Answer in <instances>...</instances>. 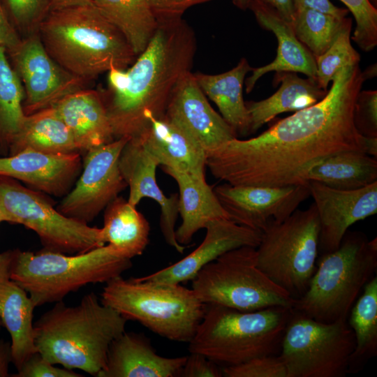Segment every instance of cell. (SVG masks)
<instances>
[{
	"label": "cell",
	"instance_id": "74e56055",
	"mask_svg": "<svg viewBox=\"0 0 377 377\" xmlns=\"http://www.w3.org/2000/svg\"><path fill=\"white\" fill-rule=\"evenodd\" d=\"M11 23L21 33L37 30L50 10L47 0H1Z\"/></svg>",
	"mask_w": 377,
	"mask_h": 377
},
{
	"label": "cell",
	"instance_id": "7402d4cb",
	"mask_svg": "<svg viewBox=\"0 0 377 377\" xmlns=\"http://www.w3.org/2000/svg\"><path fill=\"white\" fill-rule=\"evenodd\" d=\"M186 360V356H161L145 336L125 331L112 342L97 377L179 376Z\"/></svg>",
	"mask_w": 377,
	"mask_h": 377
},
{
	"label": "cell",
	"instance_id": "8fae6325",
	"mask_svg": "<svg viewBox=\"0 0 377 377\" xmlns=\"http://www.w3.org/2000/svg\"><path fill=\"white\" fill-rule=\"evenodd\" d=\"M355 348L347 320L323 323L293 309L279 355L288 377H344Z\"/></svg>",
	"mask_w": 377,
	"mask_h": 377
},
{
	"label": "cell",
	"instance_id": "603a6c76",
	"mask_svg": "<svg viewBox=\"0 0 377 377\" xmlns=\"http://www.w3.org/2000/svg\"><path fill=\"white\" fill-rule=\"evenodd\" d=\"M136 138L159 165L206 180L207 154L187 134L165 117H152Z\"/></svg>",
	"mask_w": 377,
	"mask_h": 377
},
{
	"label": "cell",
	"instance_id": "ab89813d",
	"mask_svg": "<svg viewBox=\"0 0 377 377\" xmlns=\"http://www.w3.org/2000/svg\"><path fill=\"white\" fill-rule=\"evenodd\" d=\"M354 124L364 137L377 138V91L359 92L354 107Z\"/></svg>",
	"mask_w": 377,
	"mask_h": 377
},
{
	"label": "cell",
	"instance_id": "7dc6e473",
	"mask_svg": "<svg viewBox=\"0 0 377 377\" xmlns=\"http://www.w3.org/2000/svg\"><path fill=\"white\" fill-rule=\"evenodd\" d=\"M50 10L93 3L91 0H47Z\"/></svg>",
	"mask_w": 377,
	"mask_h": 377
},
{
	"label": "cell",
	"instance_id": "d6986e66",
	"mask_svg": "<svg viewBox=\"0 0 377 377\" xmlns=\"http://www.w3.org/2000/svg\"><path fill=\"white\" fill-rule=\"evenodd\" d=\"M202 243L182 260L139 280L169 283L192 281L206 265L222 254L242 246L257 248L263 232L226 219L214 220L205 228Z\"/></svg>",
	"mask_w": 377,
	"mask_h": 377
},
{
	"label": "cell",
	"instance_id": "f6af8a7d",
	"mask_svg": "<svg viewBox=\"0 0 377 377\" xmlns=\"http://www.w3.org/2000/svg\"><path fill=\"white\" fill-rule=\"evenodd\" d=\"M295 11L304 8L316 10L339 17H346L349 10L339 8L330 0H293Z\"/></svg>",
	"mask_w": 377,
	"mask_h": 377
},
{
	"label": "cell",
	"instance_id": "681fc988",
	"mask_svg": "<svg viewBox=\"0 0 377 377\" xmlns=\"http://www.w3.org/2000/svg\"><path fill=\"white\" fill-rule=\"evenodd\" d=\"M367 154L377 157V138L366 137Z\"/></svg>",
	"mask_w": 377,
	"mask_h": 377
},
{
	"label": "cell",
	"instance_id": "277c9868",
	"mask_svg": "<svg viewBox=\"0 0 377 377\" xmlns=\"http://www.w3.org/2000/svg\"><path fill=\"white\" fill-rule=\"evenodd\" d=\"M36 31L50 56L85 82L114 68L126 69L137 58L93 3L50 10Z\"/></svg>",
	"mask_w": 377,
	"mask_h": 377
},
{
	"label": "cell",
	"instance_id": "7a4b0ae2",
	"mask_svg": "<svg viewBox=\"0 0 377 377\" xmlns=\"http://www.w3.org/2000/svg\"><path fill=\"white\" fill-rule=\"evenodd\" d=\"M196 45L194 31L182 17L160 20L130 67L108 72L103 98L114 139L136 137L151 118L164 117L174 89L191 72Z\"/></svg>",
	"mask_w": 377,
	"mask_h": 377
},
{
	"label": "cell",
	"instance_id": "7c38bea8",
	"mask_svg": "<svg viewBox=\"0 0 377 377\" xmlns=\"http://www.w3.org/2000/svg\"><path fill=\"white\" fill-rule=\"evenodd\" d=\"M0 205L6 222L34 231L44 250L71 255L105 244L101 228L64 215L40 191L15 179L0 176Z\"/></svg>",
	"mask_w": 377,
	"mask_h": 377
},
{
	"label": "cell",
	"instance_id": "cb8c5ba5",
	"mask_svg": "<svg viewBox=\"0 0 377 377\" xmlns=\"http://www.w3.org/2000/svg\"><path fill=\"white\" fill-rule=\"evenodd\" d=\"M248 8L253 11L261 27L275 35L278 47L276 57L272 62L259 68H252V74L245 80L246 93L253 90L259 78L272 71L301 73L316 80L315 57L297 38L292 25L274 10L259 1L249 0Z\"/></svg>",
	"mask_w": 377,
	"mask_h": 377
},
{
	"label": "cell",
	"instance_id": "8d00e7d4",
	"mask_svg": "<svg viewBox=\"0 0 377 377\" xmlns=\"http://www.w3.org/2000/svg\"><path fill=\"white\" fill-rule=\"evenodd\" d=\"M352 13L356 27L352 39L364 51L377 45V0H340Z\"/></svg>",
	"mask_w": 377,
	"mask_h": 377
},
{
	"label": "cell",
	"instance_id": "d4e9b609",
	"mask_svg": "<svg viewBox=\"0 0 377 377\" xmlns=\"http://www.w3.org/2000/svg\"><path fill=\"white\" fill-rule=\"evenodd\" d=\"M52 107L71 132L80 151L87 152L115 140L103 96L98 91L79 89Z\"/></svg>",
	"mask_w": 377,
	"mask_h": 377
},
{
	"label": "cell",
	"instance_id": "d590c367",
	"mask_svg": "<svg viewBox=\"0 0 377 377\" xmlns=\"http://www.w3.org/2000/svg\"><path fill=\"white\" fill-rule=\"evenodd\" d=\"M352 22L347 24L337 36L331 46L321 55L315 58L316 81L325 90L342 68L359 64L360 56L350 42Z\"/></svg>",
	"mask_w": 377,
	"mask_h": 377
},
{
	"label": "cell",
	"instance_id": "4dcf8cb0",
	"mask_svg": "<svg viewBox=\"0 0 377 377\" xmlns=\"http://www.w3.org/2000/svg\"><path fill=\"white\" fill-rule=\"evenodd\" d=\"M304 180L339 189L359 188L377 181V158L355 151L334 154L312 165Z\"/></svg>",
	"mask_w": 377,
	"mask_h": 377
},
{
	"label": "cell",
	"instance_id": "f1b7e54d",
	"mask_svg": "<svg viewBox=\"0 0 377 377\" xmlns=\"http://www.w3.org/2000/svg\"><path fill=\"white\" fill-rule=\"evenodd\" d=\"M149 233L150 226L145 216L123 197L117 196L105 208L103 240L122 256L132 259L142 255Z\"/></svg>",
	"mask_w": 377,
	"mask_h": 377
},
{
	"label": "cell",
	"instance_id": "9a60e30c",
	"mask_svg": "<svg viewBox=\"0 0 377 377\" xmlns=\"http://www.w3.org/2000/svg\"><path fill=\"white\" fill-rule=\"evenodd\" d=\"M213 189L230 220L261 232L283 221L310 196L309 182L283 186H237L225 182Z\"/></svg>",
	"mask_w": 377,
	"mask_h": 377
},
{
	"label": "cell",
	"instance_id": "44dd1931",
	"mask_svg": "<svg viewBox=\"0 0 377 377\" xmlns=\"http://www.w3.org/2000/svg\"><path fill=\"white\" fill-rule=\"evenodd\" d=\"M15 249L0 253V319L10 335L11 362L19 369L36 352L34 341V310L27 292L11 279Z\"/></svg>",
	"mask_w": 377,
	"mask_h": 377
},
{
	"label": "cell",
	"instance_id": "52a82bcc",
	"mask_svg": "<svg viewBox=\"0 0 377 377\" xmlns=\"http://www.w3.org/2000/svg\"><path fill=\"white\" fill-rule=\"evenodd\" d=\"M377 269V239L347 231L339 246L322 254L308 288L293 309L320 322L347 320L350 310Z\"/></svg>",
	"mask_w": 377,
	"mask_h": 377
},
{
	"label": "cell",
	"instance_id": "db71d44e",
	"mask_svg": "<svg viewBox=\"0 0 377 377\" xmlns=\"http://www.w3.org/2000/svg\"><path fill=\"white\" fill-rule=\"evenodd\" d=\"M1 222H3V221H2L1 219H0V223H1Z\"/></svg>",
	"mask_w": 377,
	"mask_h": 377
},
{
	"label": "cell",
	"instance_id": "ffe728a7",
	"mask_svg": "<svg viewBox=\"0 0 377 377\" xmlns=\"http://www.w3.org/2000/svg\"><path fill=\"white\" fill-rule=\"evenodd\" d=\"M81 161L80 152L50 154L27 149L0 157V176L61 196L70 191L81 170Z\"/></svg>",
	"mask_w": 377,
	"mask_h": 377
},
{
	"label": "cell",
	"instance_id": "ee69618b",
	"mask_svg": "<svg viewBox=\"0 0 377 377\" xmlns=\"http://www.w3.org/2000/svg\"><path fill=\"white\" fill-rule=\"evenodd\" d=\"M22 38L10 21L0 0V46L6 49L7 52L16 48Z\"/></svg>",
	"mask_w": 377,
	"mask_h": 377
},
{
	"label": "cell",
	"instance_id": "8992f818",
	"mask_svg": "<svg viewBox=\"0 0 377 377\" xmlns=\"http://www.w3.org/2000/svg\"><path fill=\"white\" fill-rule=\"evenodd\" d=\"M131 267V259L108 244L71 255L15 249L10 275L37 307L63 301L69 293L89 283H107Z\"/></svg>",
	"mask_w": 377,
	"mask_h": 377
},
{
	"label": "cell",
	"instance_id": "d6a6232c",
	"mask_svg": "<svg viewBox=\"0 0 377 377\" xmlns=\"http://www.w3.org/2000/svg\"><path fill=\"white\" fill-rule=\"evenodd\" d=\"M24 97L22 83L6 49L0 46V154L4 156L24 121Z\"/></svg>",
	"mask_w": 377,
	"mask_h": 377
},
{
	"label": "cell",
	"instance_id": "60d3db41",
	"mask_svg": "<svg viewBox=\"0 0 377 377\" xmlns=\"http://www.w3.org/2000/svg\"><path fill=\"white\" fill-rule=\"evenodd\" d=\"M13 375L14 377H82L72 369L59 368L45 360L38 352L30 355Z\"/></svg>",
	"mask_w": 377,
	"mask_h": 377
},
{
	"label": "cell",
	"instance_id": "836d02e7",
	"mask_svg": "<svg viewBox=\"0 0 377 377\" xmlns=\"http://www.w3.org/2000/svg\"><path fill=\"white\" fill-rule=\"evenodd\" d=\"M348 325L352 329L355 348L351 356L350 369L360 362L375 357L377 353V277L374 276L364 287L361 296L350 310Z\"/></svg>",
	"mask_w": 377,
	"mask_h": 377
},
{
	"label": "cell",
	"instance_id": "3957f363",
	"mask_svg": "<svg viewBox=\"0 0 377 377\" xmlns=\"http://www.w3.org/2000/svg\"><path fill=\"white\" fill-rule=\"evenodd\" d=\"M126 322L91 292L76 306L61 301L43 313L34 323L35 348L54 365L98 376L112 342L125 332Z\"/></svg>",
	"mask_w": 377,
	"mask_h": 377
},
{
	"label": "cell",
	"instance_id": "30bf717a",
	"mask_svg": "<svg viewBox=\"0 0 377 377\" xmlns=\"http://www.w3.org/2000/svg\"><path fill=\"white\" fill-rule=\"evenodd\" d=\"M320 221L314 204L296 209L263 231L256 248L259 268L294 299L308 288L316 269Z\"/></svg>",
	"mask_w": 377,
	"mask_h": 377
},
{
	"label": "cell",
	"instance_id": "6da1fadb",
	"mask_svg": "<svg viewBox=\"0 0 377 377\" xmlns=\"http://www.w3.org/2000/svg\"><path fill=\"white\" fill-rule=\"evenodd\" d=\"M364 80L359 64L342 68L320 101L256 137L227 142L207 155V168L215 178L232 185L283 186L307 184L308 170L334 154H367L366 137L353 119Z\"/></svg>",
	"mask_w": 377,
	"mask_h": 377
},
{
	"label": "cell",
	"instance_id": "4fadbf2b",
	"mask_svg": "<svg viewBox=\"0 0 377 377\" xmlns=\"http://www.w3.org/2000/svg\"><path fill=\"white\" fill-rule=\"evenodd\" d=\"M128 140L115 139L86 152L82 174L57 207L59 212L88 224L127 187L119 160Z\"/></svg>",
	"mask_w": 377,
	"mask_h": 377
},
{
	"label": "cell",
	"instance_id": "f5cc1de1",
	"mask_svg": "<svg viewBox=\"0 0 377 377\" xmlns=\"http://www.w3.org/2000/svg\"><path fill=\"white\" fill-rule=\"evenodd\" d=\"M0 219H2L3 221H5L6 222V218H5V215H4V213L1 209V207L0 205Z\"/></svg>",
	"mask_w": 377,
	"mask_h": 377
},
{
	"label": "cell",
	"instance_id": "816d5d0a",
	"mask_svg": "<svg viewBox=\"0 0 377 377\" xmlns=\"http://www.w3.org/2000/svg\"><path fill=\"white\" fill-rule=\"evenodd\" d=\"M8 376V371L0 369V377H6Z\"/></svg>",
	"mask_w": 377,
	"mask_h": 377
},
{
	"label": "cell",
	"instance_id": "2e32d148",
	"mask_svg": "<svg viewBox=\"0 0 377 377\" xmlns=\"http://www.w3.org/2000/svg\"><path fill=\"white\" fill-rule=\"evenodd\" d=\"M320 221L318 252L336 250L355 223L377 213V181L356 189H339L309 182Z\"/></svg>",
	"mask_w": 377,
	"mask_h": 377
},
{
	"label": "cell",
	"instance_id": "5bb4252c",
	"mask_svg": "<svg viewBox=\"0 0 377 377\" xmlns=\"http://www.w3.org/2000/svg\"><path fill=\"white\" fill-rule=\"evenodd\" d=\"M24 87L26 115L52 106L64 96L84 89L85 81L60 66L47 53L36 33L29 34L7 52Z\"/></svg>",
	"mask_w": 377,
	"mask_h": 377
},
{
	"label": "cell",
	"instance_id": "7bdbcfd3",
	"mask_svg": "<svg viewBox=\"0 0 377 377\" xmlns=\"http://www.w3.org/2000/svg\"><path fill=\"white\" fill-rule=\"evenodd\" d=\"M212 0H149L157 21L179 18L192 6Z\"/></svg>",
	"mask_w": 377,
	"mask_h": 377
},
{
	"label": "cell",
	"instance_id": "1f68e13d",
	"mask_svg": "<svg viewBox=\"0 0 377 377\" xmlns=\"http://www.w3.org/2000/svg\"><path fill=\"white\" fill-rule=\"evenodd\" d=\"M93 4L124 36L138 57L158 27L149 0H91Z\"/></svg>",
	"mask_w": 377,
	"mask_h": 377
},
{
	"label": "cell",
	"instance_id": "f35d334b",
	"mask_svg": "<svg viewBox=\"0 0 377 377\" xmlns=\"http://www.w3.org/2000/svg\"><path fill=\"white\" fill-rule=\"evenodd\" d=\"M226 377H288L285 363L279 355H264L239 365L223 368Z\"/></svg>",
	"mask_w": 377,
	"mask_h": 377
},
{
	"label": "cell",
	"instance_id": "9c48e42d",
	"mask_svg": "<svg viewBox=\"0 0 377 377\" xmlns=\"http://www.w3.org/2000/svg\"><path fill=\"white\" fill-rule=\"evenodd\" d=\"M192 289L205 304L239 311L293 309L295 302L259 268L252 246L232 249L206 265L192 280Z\"/></svg>",
	"mask_w": 377,
	"mask_h": 377
},
{
	"label": "cell",
	"instance_id": "83f0119b",
	"mask_svg": "<svg viewBox=\"0 0 377 377\" xmlns=\"http://www.w3.org/2000/svg\"><path fill=\"white\" fill-rule=\"evenodd\" d=\"M252 68L242 58L231 70L216 75L193 73L205 95L218 107L221 115L236 134L250 133L249 117L243 98V84Z\"/></svg>",
	"mask_w": 377,
	"mask_h": 377
},
{
	"label": "cell",
	"instance_id": "bcb514c9",
	"mask_svg": "<svg viewBox=\"0 0 377 377\" xmlns=\"http://www.w3.org/2000/svg\"><path fill=\"white\" fill-rule=\"evenodd\" d=\"M274 10L285 21L292 24L295 8L293 0H255Z\"/></svg>",
	"mask_w": 377,
	"mask_h": 377
},
{
	"label": "cell",
	"instance_id": "f546056e",
	"mask_svg": "<svg viewBox=\"0 0 377 377\" xmlns=\"http://www.w3.org/2000/svg\"><path fill=\"white\" fill-rule=\"evenodd\" d=\"M27 149L50 154L80 152L71 132L52 106L26 115L8 155Z\"/></svg>",
	"mask_w": 377,
	"mask_h": 377
},
{
	"label": "cell",
	"instance_id": "ba28073f",
	"mask_svg": "<svg viewBox=\"0 0 377 377\" xmlns=\"http://www.w3.org/2000/svg\"><path fill=\"white\" fill-rule=\"evenodd\" d=\"M101 302L127 320L139 322L171 341L188 343L200 323L206 304L181 283L115 277L101 293Z\"/></svg>",
	"mask_w": 377,
	"mask_h": 377
},
{
	"label": "cell",
	"instance_id": "b9f144b4",
	"mask_svg": "<svg viewBox=\"0 0 377 377\" xmlns=\"http://www.w3.org/2000/svg\"><path fill=\"white\" fill-rule=\"evenodd\" d=\"M182 377H221L223 368L205 356L195 353H190L181 370Z\"/></svg>",
	"mask_w": 377,
	"mask_h": 377
},
{
	"label": "cell",
	"instance_id": "e0dca14e",
	"mask_svg": "<svg viewBox=\"0 0 377 377\" xmlns=\"http://www.w3.org/2000/svg\"><path fill=\"white\" fill-rule=\"evenodd\" d=\"M164 117L191 137L207 155L237 138L233 128L210 105L191 72L174 89Z\"/></svg>",
	"mask_w": 377,
	"mask_h": 377
},
{
	"label": "cell",
	"instance_id": "f907efd6",
	"mask_svg": "<svg viewBox=\"0 0 377 377\" xmlns=\"http://www.w3.org/2000/svg\"><path fill=\"white\" fill-rule=\"evenodd\" d=\"M232 1L239 9L246 10L248 8L249 0H232Z\"/></svg>",
	"mask_w": 377,
	"mask_h": 377
},
{
	"label": "cell",
	"instance_id": "484cf974",
	"mask_svg": "<svg viewBox=\"0 0 377 377\" xmlns=\"http://www.w3.org/2000/svg\"><path fill=\"white\" fill-rule=\"evenodd\" d=\"M162 170L179 188L178 208L182 222L175 230V237L180 244H189L194 235L211 221L230 219L206 180L166 167H162Z\"/></svg>",
	"mask_w": 377,
	"mask_h": 377
},
{
	"label": "cell",
	"instance_id": "ac0fdd59",
	"mask_svg": "<svg viewBox=\"0 0 377 377\" xmlns=\"http://www.w3.org/2000/svg\"><path fill=\"white\" fill-rule=\"evenodd\" d=\"M121 173L129 188L128 202L136 207L142 198L156 201L161 209L160 229L168 244L177 252L185 246L175 237V225L179 215L178 194L166 196L156 181V160L143 147L136 138L128 140L119 156Z\"/></svg>",
	"mask_w": 377,
	"mask_h": 377
},
{
	"label": "cell",
	"instance_id": "e575fe53",
	"mask_svg": "<svg viewBox=\"0 0 377 377\" xmlns=\"http://www.w3.org/2000/svg\"><path fill=\"white\" fill-rule=\"evenodd\" d=\"M350 22V17L304 8L295 11L291 25L297 38L316 58L331 46L342 29Z\"/></svg>",
	"mask_w": 377,
	"mask_h": 377
},
{
	"label": "cell",
	"instance_id": "5b68a950",
	"mask_svg": "<svg viewBox=\"0 0 377 377\" xmlns=\"http://www.w3.org/2000/svg\"><path fill=\"white\" fill-rule=\"evenodd\" d=\"M292 311L284 306L246 311L206 304L203 318L188 342V350L223 368L279 355Z\"/></svg>",
	"mask_w": 377,
	"mask_h": 377
},
{
	"label": "cell",
	"instance_id": "c3c4849f",
	"mask_svg": "<svg viewBox=\"0 0 377 377\" xmlns=\"http://www.w3.org/2000/svg\"><path fill=\"white\" fill-rule=\"evenodd\" d=\"M2 322L0 319V328ZM11 362L10 346L4 343L0 339V369L8 371V364Z\"/></svg>",
	"mask_w": 377,
	"mask_h": 377
},
{
	"label": "cell",
	"instance_id": "4316f807",
	"mask_svg": "<svg viewBox=\"0 0 377 377\" xmlns=\"http://www.w3.org/2000/svg\"><path fill=\"white\" fill-rule=\"evenodd\" d=\"M273 82L275 85L281 82V85L271 96L259 101L245 102L250 133L256 132L281 113L295 112L316 103L327 92L316 80L302 78L294 72H276Z\"/></svg>",
	"mask_w": 377,
	"mask_h": 377
}]
</instances>
